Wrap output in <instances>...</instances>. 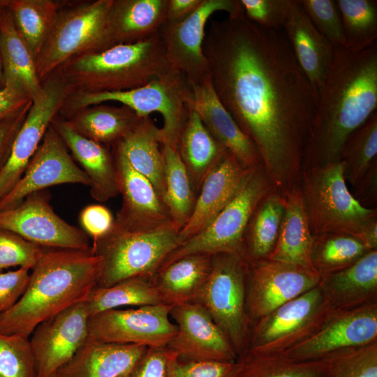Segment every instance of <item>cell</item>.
<instances>
[{
	"mask_svg": "<svg viewBox=\"0 0 377 377\" xmlns=\"http://www.w3.org/2000/svg\"><path fill=\"white\" fill-rule=\"evenodd\" d=\"M282 31L298 64L318 96L331 66L334 47L316 28L298 0H290Z\"/></svg>",
	"mask_w": 377,
	"mask_h": 377,
	"instance_id": "24",
	"label": "cell"
},
{
	"mask_svg": "<svg viewBox=\"0 0 377 377\" xmlns=\"http://www.w3.org/2000/svg\"><path fill=\"white\" fill-rule=\"evenodd\" d=\"M347 47L362 51L376 43L377 1L337 0Z\"/></svg>",
	"mask_w": 377,
	"mask_h": 377,
	"instance_id": "42",
	"label": "cell"
},
{
	"mask_svg": "<svg viewBox=\"0 0 377 377\" xmlns=\"http://www.w3.org/2000/svg\"><path fill=\"white\" fill-rule=\"evenodd\" d=\"M113 2L96 0L61 6L36 59V73L41 83L69 59L111 47L109 17Z\"/></svg>",
	"mask_w": 377,
	"mask_h": 377,
	"instance_id": "8",
	"label": "cell"
},
{
	"mask_svg": "<svg viewBox=\"0 0 377 377\" xmlns=\"http://www.w3.org/2000/svg\"><path fill=\"white\" fill-rule=\"evenodd\" d=\"M161 143L160 128L147 117L112 147L135 170L151 182L163 200L165 182Z\"/></svg>",
	"mask_w": 377,
	"mask_h": 377,
	"instance_id": "31",
	"label": "cell"
},
{
	"mask_svg": "<svg viewBox=\"0 0 377 377\" xmlns=\"http://www.w3.org/2000/svg\"><path fill=\"white\" fill-rule=\"evenodd\" d=\"M0 377H36L29 337L0 332Z\"/></svg>",
	"mask_w": 377,
	"mask_h": 377,
	"instance_id": "44",
	"label": "cell"
},
{
	"mask_svg": "<svg viewBox=\"0 0 377 377\" xmlns=\"http://www.w3.org/2000/svg\"><path fill=\"white\" fill-rule=\"evenodd\" d=\"M234 362L178 360L172 377H230Z\"/></svg>",
	"mask_w": 377,
	"mask_h": 377,
	"instance_id": "51",
	"label": "cell"
},
{
	"mask_svg": "<svg viewBox=\"0 0 377 377\" xmlns=\"http://www.w3.org/2000/svg\"><path fill=\"white\" fill-rule=\"evenodd\" d=\"M5 87V79L3 71L1 55V47H0V89H3Z\"/></svg>",
	"mask_w": 377,
	"mask_h": 377,
	"instance_id": "56",
	"label": "cell"
},
{
	"mask_svg": "<svg viewBox=\"0 0 377 377\" xmlns=\"http://www.w3.org/2000/svg\"><path fill=\"white\" fill-rule=\"evenodd\" d=\"M134 111L122 105L100 103L80 110L65 119L77 133L103 145H114L140 122Z\"/></svg>",
	"mask_w": 377,
	"mask_h": 377,
	"instance_id": "33",
	"label": "cell"
},
{
	"mask_svg": "<svg viewBox=\"0 0 377 377\" xmlns=\"http://www.w3.org/2000/svg\"><path fill=\"white\" fill-rule=\"evenodd\" d=\"M35 61L48 38L62 4L52 0H0Z\"/></svg>",
	"mask_w": 377,
	"mask_h": 377,
	"instance_id": "35",
	"label": "cell"
},
{
	"mask_svg": "<svg viewBox=\"0 0 377 377\" xmlns=\"http://www.w3.org/2000/svg\"><path fill=\"white\" fill-rule=\"evenodd\" d=\"M172 308L158 304L102 311L89 318L88 337L105 343L167 346L177 332L170 319Z\"/></svg>",
	"mask_w": 377,
	"mask_h": 377,
	"instance_id": "13",
	"label": "cell"
},
{
	"mask_svg": "<svg viewBox=\"0 0 377 377\" xmlns=\"http://www.w3.org/2000/svg\"><path fill=\"white\" fill-rule=\"evenodd\" d=\"M202 0H168L165 21L179 22L191 15Z\"/></svg>",
	"mask_w": 377,
	"mask_h": 377,
	"instance_id": "55",
	"label": "cell"
},
{
	"mask_svg": "<svg viewBox=\"0 0 377 377\" xmlns=\"http://www.w3.org/2000/svg\"><path fill=\"white\" fill-rule=\"evenodd\" d=\"M328 359L295 361L283 354L245 351L234 362L230 377H323Z\"/></svg>",
	"mask_w": 377,
	"mask_h": 377,
	"instance_id": "37",
	"label": "cell"
},
{
	"mask_svg": "<svg viewBox=\"0 0 377 377\" xmlns=\"http://www.w3.org/2000/svg\"><path fill=\"white\" fill-rule=\"evenodd\" d=\"M0 47L5 84L21 89L32 101L38 98L43 86L37 75L35 59L17 31L10 13L3 6L0 19Z\"/></svg>",
	"mask_w": 377,
	"mask_h": 377,
	"instance_id": "30",
	"label": "cell"
},
{
	"mask_svg": "<svg viewBox=\"0 0 377 377\" xmlns=\"http://www.w3.org/2000/svg\"><path fill=\"white\" fill-rule=\"evenodd\" d=\"M48 377H59V376H57V373H54L53 374L50 375Z\"/></svg>",
	"mask_w": 377,
	"mask_h": 377,
	"instance_id": "58",
	"label": "cell"
},
{
	"mask_svg": "<svg viewBox=\"0 0 377 377\" xmlns=\"http://www.w3.org/2000/svg\"><path fill=\"white\" fill-rule=\"evenodd\" d=\"M179 355L168 346L149 347L130 377H172Z\"/></svg>",
	"mask_w": 377,
	"mask_h": 377,
	"instance_id": "48",
	"label": "cell"
},
{
	"mask_svg": "<svg viewBox=\"0 0 377 377\" xmlns=\"http://www.w3.org/2000/svg\"><path fill=\"white\" fill-rule=\"evenodd\" d=\"M170 316L177 332L167 346L180 357L193 361L234 362L237 355L226 336L199 304L172 306Z\"/></svg>",
	"mask_w": 377,
	"mask_h": 377,
	"instance_id": "20",
	"label": "cell"
},
{
	"mask_svg": "<svg viewBox=\"0 0 377 377\" xmlns=\"http://www.w3.org/2000/svg\"><path fill=\"white\" fill-rule=\"evenodd\" d=\"M377 341V303L334 310L309 338L281 353L295 361H315Z\"/></svg>",
	"mask_w": 377,
	"mask_h": 377,
	"instance_id": "16",
	"label": "cell"
},
{
	"mask_svg": "<svg viewBox=\"0 0 377 377\" xmlns=\"http://www.w3.org/2000/svg\"><path fill=\"white\" fill-rule=\"evenodd\" d=\"M377 112L348 137L342 149L345 180L355 186L376 161Z\"/></svg>",
	"mask_w": 377,
	"mask_h": 377,
	"instance_id": "41",
	"label": "cell"
},
{
	"mask_svg": "<svg viewBox=\"0 0 377 377\" xmlns=\"http://www.w3.org/2000/svg\"><path fill=\"white\" fill-rule=\"evenodd\" d=\"M319 286L336 310L377 303V249L342 269L321 276Z\"/></svg>",
	"mask_w": 377,
	"mask_h": 377,
	"instance_id": "26",
	"label": "cell"
},
{
	"mask_svg": "<svg viewBox=\"0 0 377 377\" xmlns=\"http://www.w3.org/2000/svg\"><path fill=\"white\" fill-rule=\"evenodd\" d=\"M247 19L265 28L282 30L290 0H239Z\"/></svg>",
	"mask_w": 377,
	"mask_h": 377,
	"instance_id": "47",
	"label": "cell"
},
{
	"mask_svg": "<svg viewBox=\"0 0 377 377\" xmlns=\"http://www.w3.org/2000/svg\"><path fill=\"white\" fill-rule=\"evenodd\" d=\"M171 68L158 31L137 43L117 44L77 56L54 73L66 84L71 94L135 89Z\"/></svg>",
	"mask_w": 377,
	"mask_h": 377,
	"instance_id": "4",
	"label": "cell"
},
{
	"mask_svg": "<svg viewBox=\"0 0 377 377\" xmlns=\"http://www.w3.org/2000/svg\"><path fill=\"white\" fill-rule=\"evenodd\" d=\"M177 149L186 168L193 191L199 188L209 170L225 150L193 109L182 129Z\"/></svg>",
	"mask_w": 377,
	"mask_h": 377,
	"instance_id": "34",
	"label": "cell"
},
{
	"mask_svg": "<svg viewBox=\"0 0 377 377\" xmlns=\"http://www.w3.org/2000/svg\"><path fill=\"white\" fill-rule=\"evenodd\" d=\"M189 82L192 92V109L198 113L216 140L244 166L254 168L261 165V158L256 147L219 101L210 75Z\"/></svg>",
	"mask_w": 377,
	"mask_h": 377,
	"instance_id": "23",
	"label": "cell"
},
{
	"mask_svg": "<svg viewBox=\"0 0 377 377\" xmlns=\"http://www.w3.org/2000/svg\"><path fill=\"white\" fill-rule=\"evenodd\" d=\"M179 232L173 224L128 230L114 223L107 235L91 244V252L101 260L96 287H108L131 278L153 279L168 256L179 245Z\"/></svg>",
	"mask_w": 377,
	"mask_h": 377,
	"instance_id": "7",
	"label": "cell"
},
{
	"mask_svg": "<svg viewBox=\"0 0 377 377\" xmlns=\"http://www.w3.org/2000/svg\"><path fill=\"white\" fill-rule=\"evenodd\" d=\"M213 88L256 147L273 191L298 186L318 96L282 30L242 13L212 20L202 45Z\"/></svg>",
	"mask_w": 377,
	"mask_h": 377,
	"instance_id": "1",
	"label": "cell"
},
{
	"mask_svg": "<svg viewBox=\"0 0 377 377\" xmlns=\"http://www.w3.org/2000/svg\"><path fill=\"white\" fill-rule=\"evenodd\" d=\"M334 310L318 284L252 323L246 351L281 354L315 333Z\"/></svg>",
	"mask_w": 377,
	"mask_h": 377,
	"instance_id": "11",
	"label": "cell"
},
{
	"mask_svg": "<svg viewBox=\"0 0 377 377\" xmlns=\"http://www.w3.org/2000/svg\"><path fill=\"white\" fill-rule=\"evenodd\" d=\"M249 263L237 254L212 256L209 275L193 302L222 330L237 357L247 350L251 323L246 306Z\"/></svg>",
	"mask_w": 377,
	"mask_h": 377,
	"instance_id": "10",
	"label": "cell"
},
{
	"mask_svg": "<svg viewBox=\"0 0 377 377\" xmlns=\"http://www.w3.org/2000/svg\"><path fill=\"white\" fill-rule=\"evenodd\" d=\"M51 124L87 175L91 197L103 202L117 196L119 192L114 158L105 145L80 134L58 115Z\"/></svg>",
	"mask_w": 377,
	"mask_h": 377,
	"instance_id": "25",
	"label": "cell"
},
{
	"mask_svg": "<svg viewBox=\"0 0 377 377\" xmlns=\"http://www.w3.org/2000/svg\"><path fill=\"white\" fill-rule=\"evenodd\" d=\"M377 110V43L362 51L334 47L318 93L302 170L340 161L351 133Z\"/></svg>",
	"mask_w": 377,
	"mask_h": 377,
	"instance_id": "2",
	"label": "cell"
},
{
	"mask_svg": "<svg viewBox=\"0 0 377 377\" xmlns=\"http://www.w3.org/2000/svg\"><path fill=\"white\" fill-rule=\"evenodd\" d=\"M32 101L17 113L0 120V169L6 162Z\"/></svg>",
	"mask_w": 377,
	"mask_h": 377,
	"instance_id": "52",
	"label": "cell"
},
{
	"mask_svg": "<svg viewBox=\"0 0 377 377\" xmlns=\"http://www.w3.org/2000/svg\"><path fill=\"white\" fill-rule=\"evenodd\" d=\"M217 11H225L229 16H234L244 10L239 0H202L188 17L179 22L165 21L159 30L168 64L186 76L189 82L209 75V62L202 45L206 24Z\"/></svg>",
	"mask_w": 377,
	"mask_h": 377,
	"instance_id": "14",
	"label": "cell"
},
{
	"mask_svg": "<svg viewBox=\"0 0 377 377\" xmlns=\"http://www.w3.org/2000/svg\"><path fill=\"white\" fill-rule=\"evenodd\" d=\"M283 197L284 214L268 260L315 271L311 263L313 236L300 187L294 188Z\"/></svg>",
	"mask_w": 377,
	"mask_h": 377,
	"instance_id": "28",
	"label": "cell"
},
{
	"mask_svg": "<svg viewBox=\"0 0 377 377\" xmlns=\"http://www.w3.org/2000/svg\"><path fill=\"white\" fill-rule=\"evenodd\" d=\"M284 209V197L274 191L258 207L244 244L242 257L249 264L268 260L279 236Z\"/></svg>",
	"mask_w": 377,
	"mask_h": 377,
	"instance_id": "36",
	"label": "cell"
},
{
	"mask_svg": "<svg viewBox=\"0 0 377 377\" xmlns=\"http://www.w3.org/2000/svg\"><path fill=\"white\" fill-rule=\"evenodd\" d=\"M376 161L355 186L357 190L353 196L365 207H368V204L376 200Z\"/></svg>",
	"mask_w": 377,
	"mask_h": 377,
	"instance_id": "54",
	"label": "cell"
},
{
	"mask_svg": "<svg viewBox=\"0 0 377 377\" xmlns=\"http://www.w3.org/2000/svg\"><path fill=\"white\" fill-rule=\"evenodd\" d=\"M31 101L30 97L21 89L5 84L0 89V120L17 113Z\"/></svg>",
	"mask_w": 377,
	"mask_h": 377,
	"instance_id": "53",
	"label": "cell"
},
{
	"mask_svg": "<svg viewBox=\"0 0 377 377\" xmlns=\"http://www.w3.org/2000/svg\"><path fill=\"white\" fill-rule=\"evenodd\" d=\"M212 256L190 255L159 269L153 279L163 304L175 306L193 302L205 283Z\"/></svg>",
	"mask_w": 377,
	"mask_h": 377,
	"instance_id": "32",
	"label": "cell"
},
{
	"mask_svg": "<svg viewBox=\"0 0 377 377\" xmlns=\"http://www.w3.org/2000/svg\"><path fill=\"white\" fill-rule=\"evenodd\" d=\"M45 249L12 231L0 228V272L12 267L31 270Z\"/></svg>",
	"mask_w": 377,
	"mask_h": 377,
	"instance_id": "46",
	"label": "cell"
},
{
	"mask_svg": "<svg viewBox=\"0 0 377 377\" xmlns=\"http://www.w3.org/2000/svg\"><path fill=\"white\" fill-rule=\"evenodd\" d=\"M0 228L46 249L90 251L91 248L83 230L56 214L47 189L29 195L13 208L0 211Z\"/></svg>",
	"mask_w": 377,
	"mask_h": 377,
	"instance_id": "12",
	"label": "cell"
},
{
	"mask_svg": "<svg viewBox=\"0 0 377 377\" xmlns=\"http://www.w3.org/2000/svg\"><path fill=\"white\" fill-rule=\"evenodd\" d=\"M30 269L19 267L0 272V315L10 309L20 300L28 285Z\"/></svg>",
	"mask_w": 377,
	"mask_h": 377,
	"instance_id": "49",
	"label": "cell"
},
{
	"mask_svg": "<svg viewBox=\"0 0 377 377\" xmlns=\"http://www.w3.org/2000/svg\"><path fill=\"white\" fill-rule=\"evenodd\" d=\"M1 9H2V6H1V1H0V19H1Z\"/></svg>",
	"mask_w": 377,
	"mask_h": 377,
	"instance_id": "59",
	"label": "cell"
},
{
	"mask_svg": "<svg viewBox=\"0 0 377 377\" xmlns=\"http://www.w3.org/2000/svg\"><path fill=\"white\" fill-rule=\"evenodd\" d=\"M86 302L89 317L122 306L163 304L153 279L143 277L125 279L108 287H95Z\"/></svg>",
	"mask_w": 377,
	"mask_h": 377,
	"instance_id": "39",
	"label": "cell"
},
{
	"mask_svg": "<svg viewBox=\"0 0 377 377\" xmlns=\"http://www.w3.org/2000/svg\"><path fill=\"white\" fill-rule=\"evenodd\" d=\"M165 193L163 201L172 223L180 230L193 212L195 198L186 170L176 148L161 145Z\"/></svg>",
	"mask_w": 377,
	"mask_h": 377,
	"instance_id": "38",
	"label": "cell"
},
{
	"mask_svg": "<svg viewBox=\"0 0 377 377\" xmlns=\"http://www.w3.org/2000/svg\"><path fill=\"white\" fill-rule=\"evenodd\" d=\"M131 371H129V372H127L124 374H123L122 376H119V377H130L131 376Z\"/></svg>",
	"mask_w": 377,
	"mask_h": 377,
	"instance_id": "57",
	"label": "cell"
},
{
	"mask_svg": "<svg viewBox=\"0 0 377 377\" xmlns=\"http://www.w3.org/2000/svg\"><path fill=\"white\" fill-rule=\"evenodd\" d=\"M253 169L244 166L228 150L222 152L201 182L191 215L179 230L180 244L201 231L216 217Z\"/></svg>",
	"mask_w": 377,
	"mask_h": 377,
	"instance_id": "22",
	"label": "cell"
},
{
	"mask_svg": "<svg viewBox=\"0 0 377 377\" xmlns=\"http://www.w3.org/2000/svg\"><path fill=\"white\" fill-rule=\"evenodd\" d=\"M101 269V258L91 250L46 249L22 297L0 315V332L29 337L42 322L87 300Z\"/></svg>",
	"mask_w": 377,
	"mask_h": 377,
	"instance_id": "3",
	"label": "cell"
},
{
	"mask_svg": "<svg viewBox=\"0 0 377 377\" xmlns=\"http://www.w3.org/2000/svg\"><path fill=\"white\" fill-rule=\"evenodd\" d=\"M66 148L51 124L22 177L0 200V211L13 208L29 195L52 186L80 184L89 186L87 175Z\"/></svg>",
	"mask_w": 377,
	"mask_h": 377,
	"instance_id": "19",
	"label": "cell"
},
{
	"mask_svg": "<svg viewBox=\"0 0 377 377\" xmlns=\"http://www.w3.org/2000/svg\"><path fill=\"white\" fill-rule=\"evenodd\" d=\"M149 347L88 339L56 372L59 377H119L133 370Z\"/></svg>",
	"mask_w": 377,
	"mask_h": 377,
	"instance_id": "27",
	"label": "cell"
},
{
	"mask_svg": "<svg viewBox=\"0 0 377 377\" xmlns=\"http://www.w3.org/2000/svg\"><path fill=\"white\" fill-rule=\"evenodd\" d=\"M323 377H377V341L328 357Z\"/></svg>",
	"mask_w": 377,
	"mask_h": 377,
	"instance_id": "43",
	"label": "cell"
},
{
	"mask_svg": "<svg viewBox=\"0 0 377 377\" xmlns=\"http://www.w3.org/2000/svg\"><path fill=\"white\" fill-rule=\"evenodd\" d=\"M300 179L313 236L346 235L364 244L377 226V212L362 205L349 191L342 161L302 170Z\"/></svg>",
	"mask_w": 377,
	"mask_h": 377,
	"instance_id": "5",
	"label": "cell"
},
{
	"mask_svg": "<svg viewBox=\"0 0 377 377\" xmlns=\"http://www.w3.org/2000/svg\"><path fill=\"white\" fill-rule=\"evenodd\" d=\"M86 300L42 322L29 337L36 377H48L68 362L89 336Z\"/></svg>",
	"mask_w": 377,
	"mask_h": 377,
	"instance_id": "18",
	"label": "cell"
},
{
	"mask_svg": "<svg viewBox=\"0 0 377 377\" xmlns=\"http://www.w3.org/2000/svg\"><path fill=\"white\" fill-rule=\"evenodd\" d=\"M271 190L273 188L263 164L253 168L226 207L204 229L174 249L159 269L190 255L230 253L242 256L249 224Z\"/></svg>",
	"mask_w": 377,
	"mask_h": 377,
	"instance_id": "9",
	"label": "cell"
},
{
	"mask_svg": "<svg viewBox=\"0 0 377 377\" xmlns=\"http://www.w3.org/2000/svg\"><path fill=\"white\" fill-rule=\"evenodd\" d=\"M369 251L354 237L340 234L322 235L313 237L311 263L321 276L352 265Z\"/></svg>",
	"mask_w": 377,
	"mask_h": 377,
	"instance_id": "40",
	"label": "cell"
},
{
	"mask_svg": "<svg viewBox=\"0 0 377 377\" xmlns=\"http://www.w3.org/2000/svg\"><path fill=\"white\" fill-rule=\"evenodd\" d=\"M40 95L32 101L25 120L0 169V200L22 177L53 119L70 94L66 84L53 73L43 82Z\"/></svg>",
	"mask_w": 377,
	"mask_h": 377,
	"instance_id": "15",
	"label": "cell"
},
{
	"mask_svg": "<svg viewBox=\"0 0 377 377\" xmlns=\"http://www.w3.org/2000/svg\"><path fill=\"white\" fill-rule=\"evenodd\" d=\"M83 231L92 238V242L107 235L112 228L114 219L110 210L101 205H90L80 214Z\"/></svg>",
	"mask_w": 377,
	"mask_h": 377,
	"instance_id": "50",
	"label": "cell"
},
{
	"mask_svg": "<svg viewBox=\"0 0 377 377\" xmlns=\"http://www.w3.org/2000/svg\"><path fill=\"white\" fill-rule=\"evenodd\" d=\"M320 281L314 270L270 260L249 264L246 306L251 324Z\"/></svg>",
	"mask_w": 377,
	"mask_h": 377,
	"instance_id": "17",
	"label": "cell"
},
{
	"mask_svg": "<svg viewBox=\"0 0 377 377\" xmlns=\"http://www.w3.org/2000/svg\"><path fill=\"white\" fill-rule=\"evenodd\" d=\"M318 31L334 47H347L341 15L334 0H298Z\"/></svg>",
	"mask_w": 377,
	"mask_h": 377,
	"instance_id": "45",
	"label": "cell"
},
{
	"mask_svg": "<svg viewBox=\"0 0 377 377\" xmlns=\"http://www.w3.org/2000/svg\"><path fill=\"white\" fill-rule=\"evenodd\" d=\"M192 92L189 80L182 73L171 68L142 87L126 91L71 94L68 96L59 113L66 119L74 112L89 106L118 102L134 111L140 117L161 114L163 119L160 128L161 145L176 148L182 129L191 107Z\"/></svg>",
	"mask_w": 377,
	"mask_h": 377,
	"instance_id": "6",
	"label": "cell"
},
{
	"mask_svg": "<svg viewBox=\"0 0 377 377\" xmlns=\"http://www.w3.org/2000/svg\"><path fill=\"white\" fill-rule=\"evenodd\" d=\"M167 6L168 0H114L109 17L111 46L137 43L158 33Z\"/></svg>",
	"mask_w": 377,
	"mask_h": 377,
	"instance_id": "29",
	"label": "cell"
},
{
	"mask_svg": "<svg viewBox=\"0 0 377 377\" xmlns=\"http://www.w3.org/2000/svg\"><path fill=\"white\" fill-rule=\"evenodd\" d=\"M112 156L122 205L114 224L128 230H148L175 225L151 182L113 149Z\"/></svg>",
	"mask_w": 377,
	"mask_h": 377,
	"instance_id": "21",
	"label": "cell"
}]
</instances>
